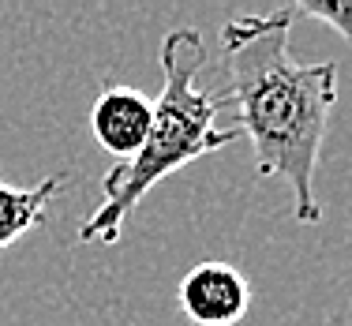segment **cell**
I'll return each instance as SVG.
<instances>
[{
  "label": "cell",
  "mask_w": 352,
  "mask_h": 326,
  "mask_svg": "<svg viewBox=\"0 0 352 326\" xmlns=\"http://www.w3.org/2000/svg\"><path fill=\"white\" fill-rule=\"evenodd\" d=\"M206 61L203 34L191 27H176L162 38V72L165 87L154 102V120L142 146L128 162H116L102 180V203L82 221V244H116L128 217L165 177L184 165L214 154L240 139L236 128H217V102L199 87V72Z\"/></svg>",
  "instance_id": "obj_2"
},
{
  "label": "cell",
  "mask_w": 352,
  "mask_h": 326,
  "mask_svg": "<svg viewBox=\"0 0 352 326\" xmlns=\"http://www.w3.org/2000/svg\"><path fill=\"white\" fill-rule=\"evenodd\" d=\"M292 8L266 15H232L221 27V53L229 90L217 98L236 113V131L255 150L258 177H278L292 191L300 225H318L315 199L318 150L330 109L338 102V64H300L289 53Z\"/></svg>",
  "instance_id": "obj_1"
},
{
  "label": "cell",
  "mask_w": 352,
  "mask_h": 326,
  "mask_svg": "<svg viewBox=\"0 0 352 326\" xmlns=\"http://www.w3.org/2000/svg\"><path fill=\"white\" fill-rule=\"evenodd\" d=\"M64 177H45L34 188H15L0 177V252L8 244H15L19 237H27L30 229L49 214L56 191H60Z\"/></svg>",
  "instance_id": "obj_5"
},
{
  "label": "cell",
  "mask_w": 352,
  "mask_h": 326,
  "mask_svg": "<svg viewBox=\"0 0 352 326\" xmlns=\"http://www.w3.org/2000/svg\"><path fill=\"white\" fill-rule=\"evenodd\" d=\"M150 120H154V102L142 90L120 87V83L102 87L94 109H90V131H94L98 146L124 157V162L142 146Z\"/></svg>",
  "instance_id": "obj_4"
},
{
  "label": "cell",
  "mask_w": 352,
  "mask_h": 326,
  "mask_svg": "<svg viewBox=\"0 0 352 326\" xmlns=\"http://www.w3.org/2000/svg\"><path fill=\"white\" fill-rule=\"evenodd\" d=\"M180 307L195 326H236L251 307V289L232 263H199L180 281Z\"/></svg>",
  "instance_id": "obj_3"
},
{
  "label": "cell",
  "mask_w": 352,
  "mask_h": 326,
  "mask_svg": "<svg viewBox=\"0 0 352 326\" xmlns=\"http://www.w3.org/2000/svg\"><path fill=\"white\" fill-rule=\"evenodd\" d=\"M292 12L330 23V27L352 45V0H341V4H315V0H304V4H296Z\"/></svg>",
  "instance_id": "obj_6"
}]
</instances>
